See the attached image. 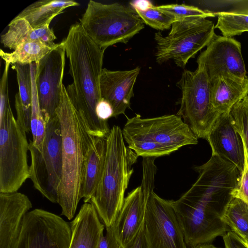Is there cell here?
I'll use <instances>...</instances> for the list:
<instances>
[{"label": "cell", "mask_w": 248, "mask_h": 248, "mask_svg": "<svg viewBox=\"0 0 248 248\" xmlns=\"http://www.w3.org/2000/svg\"><path fill=\"white\" fill-rule=\"evenodd\" d=\"M73 82L66 88L71 101L82 116L89 133L95 137H108V121L99 119L95 108L102 99L100 77L105 49L98 46L79 23L71 26L62 41Z\"/></svg>", "instance_id": "6da1fadb"}, {"label": "cell", "mask_w": 248, "mask_h": 248, "mask_svg": "<svg viewBox=\"0 0 248 248\" xmlns=\"http://www.w3.org/2000/svg\"><path fill=\"white\" fill-rule=\"evenodd\" d=\"M57 114L62 131V172L58 188V203L62 215L72 219L81 199L84 160L94 137L74 106L63 85Z\"/></svg>", "instance_id": "7a4b0ae2"}, {"label": "cell", "mask_w": 248, "mask_h": 248, "mask_svg": "<svg viewBox=\"0 0 248 248\" xmlns=\"http://www.w3.org/2000/svg\"><path fill=\"white\" fill-rule=\"evenodd\" d=\"M139 156L126 146L121 128L114 125L107 137L103 172L89 202L95 208L106 227L114 224L122 208L124 193Z\"/></svg>", "instance_id": "3957f363"}, {"label": "cell", "mask_w": 248, "mask_h": 248, "mask_svg": "<svg viewBox=\"0 0 248 248\" xmlns=\"http://www.w3.org/2000/svg\"><path fill=\"white\" fill-rule=\"evenodd\" d=\"M122 131L127 146L142 157L168 155L198 143V138L177 114L149 118L136 114L127 119Z\"/></svg>", "instance_id": "277c9868"}, {"label": "cell", "mask_w": 248, "mask_h": 248, "mask_svg": "<svg viewBox=\"0 0 248 248\" xmlns=\"http://www.w3.org/2000/svg\"><path fill=\"white\" fill-rule=\"evenodd\" d=\"M79 20L87 34L105 50L117 43L126 44L144 28L133 8L118 2L104 4L91 0Z\"/></svg>", "instance_id": "5b68a950"}, {"label": "cell", "mask_w": 248, "mask_h": 248, "mask_svg": "<svg viewBox=\"0 0 248 248\" xmlns=\"http://www.w3.org/2000/svg\"><path fill=\"white\" fill-rule=\"evenodd\" d=\"M216 35L215 25L203 18H190L174 22L168 34H155L156 43V61L162 64L173 60L177 66L184 68L190 59L207 46Z\"/></svg>", "instance_id": "8992f818"}, {"label": "cell", "mask_w": 248, "mask_h": 248, "mask_svg": "<svg viewBox=\"0 0 248 248\" xmlns=\"http://www.w3.org/2000/svg\"><path fill=\"white\" fill-rule=\"evenodd\" d=\"M26 131L11 108L0 116V192H17L30 177Z\"/></svg>", "instance_id": "52a82bcc"}, {"label": "cell", "mask_w": 248, "mask_h": 248, "mask_svg": "<svg viewBox=\"0 0 248 248\" xmlns=\"http://www.w3.org/2000/svg\"><path fill=\"white\" fill-rule=\"evenodd\" d=\"M46 122L41 151L29 140L31 157L29 178L34 187L44 197L53 203H58V188L62 172L61 127L57 114Z\"/></svg>", "instance_id": "ba28073f"}, {"label": "cell", "mask_w": 248, "mask_h": 248, "mask_svg": "<svg viewBox=\"0 0 248 248\" xmlns=\"http://www.w3.org/2000/svg\"><path fill=\"white\" fill-rule=\"evenodd\" d=\"M176 86L182 92L177 115L198 138L205 139L220 115L212 106L210 80L205 72L197 67L194 71L184 70Z\"/></svg>", "instance_id": "9c48e42d"}, {"label": "cell", "mask_w": 248, "mask_h": 248, "mask_svg": "<svg viewBox=\"0 0 248 248\" xmlns=\"http://www.w3.org/2000/svg\"><path fill=\"white\" fill-rule=\"evenodd\" d=\"M149 191L143 223L147 248H187L184 236L170 201Z\"/></svg>", "instance_id": "30bf717a"}, {"label": "cell", "mask_w": 248, "mask_h": 248, "mask_svg": "<svg viewBox=\"0 0 248 248\" xmlns=\"http://www.w3.org/2000/svg\"><path fill=\"white\" fill-rule=\"evenodd\" d=\"M72 237L70 223L41 209L24 216L14 248H69Z\"/></svg>", "instance_id": "8fae6325"}, {"label": "cell", "mask_w": 248, "mask_h": 248, "mask_svg": "<svg viewBox=\"0 0 248 248\" xmlns=\"http://www.w3.org/2000/svg\"><path fill=\"white\" fill-rule=\"evenodd\" d=\"M66 52L63 42L38 63L36 83L39 102L45 121L57 115L62 89Z\"/></svg>", "instance_id": "7c38bea8"}, {"label": "cell", "mask_w": 248, "mask_h": 248, "mask_svg": "<svg viewBox=\"0 0 248 248\" xmlns=\"http://www.w3.org/2000/svg\"><path fill=\"white\" fill-rule=\"evenodd\" d=\"M210 81L226 74L247 77L241 43L232 38L216 35L197 59Z\"/></svg>", "instance_id": "4fadbf2b"}, {"label": "cell", "mask_w": 248, "mask_h": 248, "mask_svg": "<svg viewBox=\"0 0 248 248\" xmlns=\"http://www.w3.org/2000/svg\"><path fill=\"white\" fill-rule=\"evenodd\" d=\"M205 139L217 156L234 165L241 173L244 166L243 142L234 129L230 113L219 116Z\"/></svg>", "instance_id": "5bb4252c"}, {"label": "cell", "mask_w": 248, "mask_h": 248, "mask_svg": "<svg viewBox=\"0 0 248 248\" xmlns=\"http://www.w3.org/2000/svg\"><path fill=\"white\" fill-rule=\"evenodd\" d=\"M140 71L138 66L123 71L103 68L100 84L101 96L112 106L113 117L124 114L130 108V100L134 96V86Z\"/></svg>", "instance_id": "9a60e30c"}, {"label": "cell", "mask_w": 248, "mask_h": 248, "mask_svg": "<svg viewBox=\"0 0 248 248\" xmlns=\"http://www.w3.org/2000/svg\"><path fill=\"white\" fill-rule=\"evenodd\" d=\"M32 207L24 194L0 192V248H14L23 219Z\"/></svg>", "instance_id": "2e32d148"}, {"label": "cell", "mask_w": 248, "mask_h": 248, "mask_svg": "<svg viewBox=\"0 0 248 248\" xmlns=\"http://www.w3.org/2000/svg\"><path fill=\"white\" fill-rule=\"evenodd\" d=\"M72 237L69 248H97L103 235L105 225L94 206L84 203L70 222Z\"/></svg>", "instance_id": "e0dca14e"}, {"label": "cell", "mask_w": 248, "mask_h": 248, "mask_svg": "<svg viewBox=\"0 0 248 248\" xmlns=\"http://www.w3.org/2000/svg\"><path fill=\"white\" fill-rule=\"evenodd\" d=\"M213 109L220 115L230 112L232 107L248 95V77L241 78L229 74L210 81Z\"/></svg>", "instance_id": "ac0fdd59"}, {"label": "cell", "mask_w": 248, "mask_h": 248, "mask_svg": "<svg viewBox=\"0 0 248 248\" xmlns=\"http://www.w3.org/2000/svg\"><path fill=\"white\" fill-rule=\"evenodd\" d=\"M107 137H94L86 152L83 166L81 199L89 202L94 194L104 169Z\"/></svg>", "instance_id": "d6986e66"}, {"label": "cell", "mask_w": 248, "mask_h": 248, "mask_svg": "<svg viewBox=\"0 0 248 248\" xmlns=\"http://www.w3.org/2000/svg\"><path fill=\"white\" fill-rule=\"evenodd\" d=\"M56 39L54 31L49 27L34 29L24 18H14L9 24L7 31L1 36L0 42L5 47L14 50L23 43L36 40L54 47Z\"/></svg>", "instance_id": "ffe728a7"}, {"label": "cell", "mask_w": 248, "mask_h": 248, "mask_svg": "<svg viewBox=\"0 0 248 248\" xmlns=\"http://www.w3.org/2000/svg\"><path fill=\"white\" fill-rule=\"evenodd\" d=\"M79 4L72 0H40L24 8L14 18H24L34 29L49 27L53 19L66 8Z\"/></svg>", "instance_id": "44dd1931"}, {"label": "cell", "mask_w": 248, "mask_h": 248, "mask_svg": "<svg viewBox=\"0 0 248 248\" xmlns=\"http://www.w3.org/2000/svg\"><path fill=\"white\" fill-rule=\"evenodd\" d=\"M55 46H50L39 40L26 42L20 44L12 52H6L1 49L0 56L5 62L10 64L39 63Z\"/></svg>", "instance_id": "7402d4cb"}, {"label": "cell", "mask_w": 248, "mask_h": 248, "mask_svg": "<svg viewBox=\"0 0 248 248\" xmlns=\"http://www.w3.org/2000/svg\"><path fill=\"white\" fill-rule=\"evenodd\" d=\"M38 66V63L30 64L32 81L31 132L33 145L41 151L45 135L46 122L40 108L37 94L36 77Z\"/></svg>", "instance_id": "603a6c76"}, {"label": "cell", "mask_w": 248, "mask_h": 248, "mask_svg": "<svg viewBox=\"0 0 248 248\" xmlns=\"http://www.w3.org/2000/svg\"><path fill=\"white\" fill-rule=\"evenodd\" d=\"M231 230L248 241V204L232 197L221 217Z\"/></svg>", "instance_id": "cb8c5ba5"}, {"label": "cell", "mask_w": 248, "mask_h": 248, "mask_svg": "<svg viewBox=\"0 0 248 248\" xmlns=\"http://www.w3.org/2000/svg\"><path fill=\"white\" fill-rule=\"evenodd\" d=\"M217 16L215 29L217 28L223 36H233L248 32V13L246 12H219L214 13Z\"/></svg>", "instance_id": "d4e9b609"}, {"label": "cell", "mask_w": 248, "mask_h": 248, "mask_svg": "<svg viewBox=\"0 0 248 248\" xmlns=\"http://www.w3.org/2000/svg\"><path fill=\"white\" fill-rule=\"evenodd\" d=\"M157 8L173 17L175 21L190 18L214 17V13L186 4H170L158 6Z\"/></svg>", "instance_id": "484cf974"}, {"label": "cell", "mask_w": 248, "mask_h": 248, "mask_svg": "<svg viewBox=\"0 0 248 248\" xmlns=\"http://www.w3.org/2000/svg\"><path fill=\"white\" fill-rule=\"evenodd\" d=\"M229 113L233 127L248 152V95L236 104Z\"/></svg>", "instance_id": "4316f807"}, {"label": "cell", "mask_w": 248, "mask_h": 248, "mask_svg": "<svg viewBox=\"0 0 248 248\" xmlns=\"http://www.w3.org/2000/svg\"><path fill=\"white\" fill-rule=\"evenodd\" d=\"M135 11L143 23L159 31L169 29L175 21L173 17L159 9L157 6L153 5L144 11Z\"/></svg>", "instance_id": "83f0119b"}, {"label": "cell", "mask_w": 248, "mask_h": 248, "mask_svg": "<svg viewBox=\"0 0 248 248\" xmlns=\"http://www.w3.org/2000/svg\"><path fill=\"white\" fill-rule=\"evenodd\" d=\"M243 144L245 156L244 166L231 195L232 197L239 198L248 204V152L243 142Z\"/></svg>", "instance_id": "f1b7e54d"}, {"label": "cell", "mask_w": 248, "mask_h": 248, "mask_svg": "<svg viewBox=\"0 0 248 248\" xmlns=\"http://www.w3.org/2000/svg\"><path fill=\"white\" fill-rule=\"evenodd\" d=\"M106 228V233L101 236L97 248H122L116 238L113 225Z\"/></svg>", "instance_id": "f546056e"}, {"label": "cell", "mask_w": 248, "mask_h": 248, "mask_svg": "<svg viewBox=\"0 0 248 248\" xmlns=\"http://www.w3.org/2000/svg\"><path fill=\"white\" fill-rule=\"evenodd\" d=\"M226 248H248L247 241L232 231L223 235Z\"/></svg>", "instance_id": "4dcf8cb0"}, {"label": "cell", "mask_w": 248, "mask_h": 248, "mask_svg": "<svg viewBox=\"0 0 248 248\" xmlns=\"http://www.w3.org/2000/svg\"><path fill=\"white\" fill-rule=\"evenodd\" d=\"M95 112L98 118L102 121H108L109 118L113 117V111L112 106L103 98L97 103Z\"/></svg>", "instance_id": "1f68e13d"}, {"label": "cell", "mask_w": 248, "mask_h": 248, "mask_svg": "<svg viewBox=\"0 0 248 248\" xmlns=\"http://www.w3.org/2000/svg\"><path fill=\"white\" fill-rule=\"evenodd\" d=\"M124 248H147L143 233V224L136 237Z\"/></svg>", "instance_id": "d6a6232c"}, {"label": "cell", "mask_w": 248, "mask_h": 248, "mask_svg": "<svg viewBox=\"0 0 248 248\" xmlns=\"http://www.w3.org/2000/svg\"><path fill=\"white\" fill-rule=\"evenodd\" d=\"M130 5L134 10L145 11L151 7L153 5L147 0H138L130 2Z\"/></svg>", "instance_id": "836d02e7"}, {"label": "cell", "mask_w": 248, "mask_h": 248, "mask_svg": "<svg viewBox=\"0 0 248 248\" xmlns=\"http://www.w3.org/2000/svg\"><path fill=\"white\" fill-rule=\"evenodd\" d=\"M192 248H220L216 247L213 245L204 244L198 245V246H197L195 247H193Z\"/></svg>", "instance_id": "e575fe53"}, {"label": "cell", "mask_w": 248, "mask_h": 248, "mask_svg": "<svg viewBox=\"0 0 248 248\" xmlns=\"http://www.w3.org/2000/svg\"><path fill=\"white\" fill-rule=\"evenodd\" d=\"M247 241V243H248V241Z\"/></svg>", "instance_id": "d590c367"}, {"label": "cell", "mask_w": 248, "mask_h": 248, "mask_svg": "<svg viewBox=\"0 0 248 248\" xmlns=\"http://www.w3.org/2000/svg\"><path fill=\"white\" fill-rule=\"evenodd\" d=\"M246 12H247V13H248V11H247Z\"/></svg>", "instance_id": "8d00e7d4"}]
</instances>
